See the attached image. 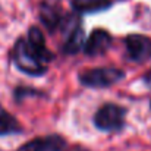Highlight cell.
<instances>
[{
	"label": "cell",
	"instance_id": "obj_1",
	"mask_svg": "<svg viewBox=\"0 0 151 151\" xmlns=\"http://www.w3.org/2000/svg\"><path fill=\"white\" fill-rule=\"evenodd\" d=\"M62 34H63V41L60 50L66 56H73L82 51L85 44V31L82 21L79 15L76 13H66L65 22L60 27Z\"/></svg>",
	"mask_w": 151,
	"mask_h": 151
},
{
	"label": "cell",
	"instance_id": "obj_2",
	"mask_svg": "<svg viewBox=\"0 0 151 151\" xmlns=\"http://www.w3.org/2000/svg\"><path fill=\"white\" fill-rule=\"evenodd\" d=\"M125 78V72L114 66H100L84 70L78 75V81L85 88L103 90L110 88Z\"/></svg>",
	"mask_w": 151,
	"mask_h": 151
},
{
	"label": "cell",
	"instance_id": "obj_3",
	"mask_svg": "<svg viewBox=\"0 0 151 151\" xmlns=\"http://www.w3.org/2000/svg\"><path fill=\"white\" fill-rule=\"evenodd\" d=\"M128 110L116 103H104L94 113V126L101 132H120L126 125Z\"/></svg>",
	"mask_w": 151,
	"mask_h": 151
},
{
	"label": "cell",
	"instance_id": "obj_4",
	"mask_svg": "<svg viewBox=\"0 0 151 151\" xmlns=\"http://www.w3.org/2000/svg\"><path fill=\"white\" fill-rule=\"evenodd\" d=\"M10 60L19 72L29 76H43L47 73V69H49L47 66L41 65L34 57V54L28 50L24 37H19L15 41L10 50Z\"/></svg>",
	"mask_w": 151,
	"mask_h": 151
},
{
	"label": "cell",
	"instance_id": "obj_5",
	"mask_svg": "<svg viewBox=\"0 0 151 151\" xmlns=\"http://www.w3.org/2000/svg\"><path fill=\"white\" fill-rule=\"evenodd\" d=\"M38 18L49 32H56L65 22L66 13L62 7V0H41L38 7Z\"/></svg>",
	"mask_w": 151,
	"mask_h": 151
},
{
	"label": "cell",
	"instance_id": "obj_6",
	"mask_svg": "<svg viewBox=\"0 0 151 151\" xmlns=\"http://www.w3.org/2000/svg\"><path fill=\"white\" fill-rule=\"evenodd\" d=\"M24 40H25V44H27L28 50L34 54V57L41 65L49 68V63L53 62V59H54V53L47 47L43 31L37 25H32V27L28 28L27 37H24Z\"/></svg>",
	"mask_w": 151,
	"mask_h": 151
},
{
	"label": "cell",
	"instance_id": "obj_7",
	"mask_svg": "<svg viewBox=\"0 0 151 151\" xmlns=\"http://www.w3.org/2000/svg\"><path fill=\"white\" fill-rule=\"evenodd\" d=\"M126 57L135 63L151 60V37L144 34H129L125 37Z\"/></svg>",
	"mask_w": 151,
	"mask_h": 151
},
{
	"label": "cell",
	"instance_id": "obj_8",
	"mask_svg": "<svg viewBox=\"0 0 151 151\" xmlns=\"http://www.w3.org/2000/svg\"><path fill=\"white\" fill-rule=\"evenodd\" d=\"M113 44V37L107 29L103 28H96L90 32V35L85 38V44L82 51L90 56V57H97L106 54L109 49Z\"/></svg>",
	"mask_w": 151,
	"mask_h": 151
},
{
	"label": "cell",
	"instance_id": "obj_9",
	"mask_svg": "<svg viewBox=\"0 0 151 151\" xmlns=\"http://www.w3.org/2000/svg\"><path fill=\"white\" fill-rule=\"evenodd\" d=\"M68 147L66 139L59 134L34 138L22 144L16 151H63Z\"/></svg>",
	"mask_w": 151,
	"mask_h": 151
},
{
	"label": "cell",
	"instance_id": "obj_10",
	"mask_svg": "<svg viewBox=\"0 0 151 151\" xmlns=\"http://www.w3.org/2000/svg\"><path fill=\"white\" fill-rule=\"evenodd\" d=\"M113 6L111 0H70V7L76 15H94L109 10Z\"/></svg>",
	"mask_w": 151,
	"mask_h": 151
},
{
	"label": "cell",
	"instance_id": "obj_11",
	"mask_svg": "<svg viewBox=\"0 0 151 151\" xmlns=\"http://www.w3.org/2000/svg\"><path fill=\"white\" fill-rule=\"evenodd\" d=\"M16 134H22L21 123L12 113L4 110V107L0 104V137L16 135Z\"/></svg>",
	"mask_w": 151,
	"mask_h": 151
},
{
	"label": "cell",
	"instance_id": "obj_12",
	"mask_svg": "<svg viewBox=\"0 0 151 151\" xmlns=\"http://www.w3.org/2000/svg\"><path fill=\"white\" fill-rule=\"evenodd\" d=\"M32 94H37V96H41L40 91H35L32 88H28V87H16L15 91H13V97H15V101L16 103H22V100L25 97H29Z\"/></svg>",
	"mask_w": 151,
	"mask_h": 151
},
{
	"label": "cell",
	"instance_id": "obj_13",
	"mask_svg": "<svg viewBox=\"0 0 151 151\" xmlns=\"http://www.w3.org/2000/svg\"><path fill=\"white\" fill-rule=\"evenodd\" d=\"M141 79H142V82L145 84V87L151 90V69H148V70L141 76Z\"/></svg>",
	"mask_w": 151,
	"mask_h": 151
},
{
	"label": "cell",
	"instance_id": "obj_14",
	"mask_svg": "<svg viewBox=\"0 0 151 151\" xmlns=\"http://www.w3.org/2000/svg\"><path fill=\"white\" fill-rule=\"evenodd\" d=\"M63 151H90L88 148H85V147H82V145H72V147H66Z\"/></svg>",
	"mask_w": 151,
	"mask_h": 151
},
{
	"label": "cell",
	"instance_id": "obj_15",
	"mask_svg": "<svg viewBox=\"0 0 151 151\" xmlns=\"http://www.w3.org/2000/svg\"><path fill=\"white\" fill-rule=\"evenodd\" d=\"M150 109H151V100H150Z\"/></svg>",
	"mask_w": 151,
	"mask_h": 151
}]
</instances>
